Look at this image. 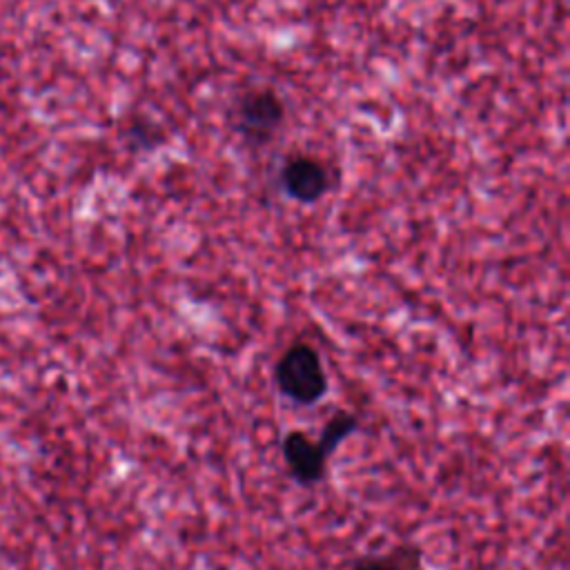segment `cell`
<instances>
[{
	"label": "cell",
	"instance_id": "277c9868",
	"mask_svg": "<svg viewBox=\"0 0 570 570\" xmlns=\"http://www.w3.org/2000/svg\"><path fill=\"white\" fill-rule=\"evenodd\" d=\"M278 183L292 200L312 205L330 191L332 176L325 163H321L316 156L292 154L278 169Z\"/></svg>",
	"mask_w": 570,
	"mask_h": 570
},
{
	"label": "cell",
	"instance_id": "5b68a950",
	"mask_svg": "<svg viewBox=\"0 0 570 570\" xmlns=\"http://www.w3.org/2000/svg\"><path fill=\"white\" fill-rule=\"evenodd\" d=\"M419 563H414L412 568H416ZM410 561L399 559L396 552H387V554H376V557H365L358 559L352 570H412Z\"/></svg>",
	"mask_w": 570,
	"mask_h": 570
},
{
	"label": "cell",
	"instance_id": "6da1fadb",
	"mask_svg": "<svg viewBox=\"0 0 570 570\" xmlns=\"http://www.w3.org/2000/svg\"><path fill=\"white\" fill-rule=\"evenodd\" d=\"M356 428H358L356 414L347 410H338L327 419L316 441L309 439V434L303 430H289L281 443L283 461L287 465L289 476L298 485H314L323 481L330 456Z\"/></svg>",
	"mask_w": 570,
	"mask_h": 570
},
{
	"label": "cell",
	"instance_id": "7a4b0ae2",
	"mask_svg": "<svg viewBox=\"0 0 570 570\" xmlns=\"http://www.w3.org/2000/svg\"><path fill=\"white\" fill-rule=\"evenodd\" d=\"M278 392L298 405L318 403L330 387L321 354L307 343H292L283 350L274 367Z\"/></svg>",
	"mask_w": 570,
	"mask_h": 570
},
{
	"label": "cell",
	"instance_id": "3957f363",
	"mask_svg": "<svg viewBox=\"0 0 570 570\" xmlns=\"http://www.w3.org/2000/svg\"><path fill=\"white\" fill-rule=\"evenodd\" d=\"M283 100L272 89H249L236 102V129L243 140L254 147L269 142L283 125Z\"/></svg>",
	"mask_w": 570,
	"mask_h": 570
},
{
	"label": "cell",
	"instance_id": "8992f818",
	"mask_svg": "<svg viewBox=\"0 0 570 570\" xmlns=\"http://www.w3.org/2000/svg\"><path fill=\"white\" fill-rule=\"evenodd\" d=\"M149 129H151V125H147V122H134L131 127H129V136H131V140L134 142H154V140H158V134H149Z\"/></svg>",
	"mask_w": 570,
	"mask_h": 570
}]
</instances>
